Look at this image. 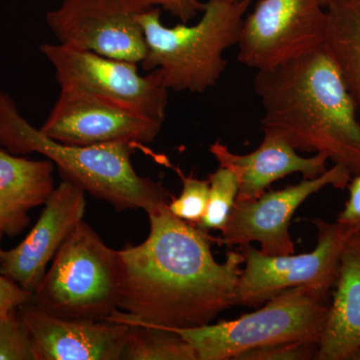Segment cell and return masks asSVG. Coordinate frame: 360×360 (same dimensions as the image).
<instances>
[{
    "mask_svg": "<svg viewBox=\"0 0 360 360\" xmlns=\"http://www.w3.org/2000/svg\"><path fill=\"white\" fill-rule=\"evenodd\" d=\"M252 0H208L198 23L168 27L161 9H146L139 20L146 37L143 70L160 71L165 85L177 92L202 94L227 68L224 52L238 44L243 18Z\"/></svg>",
    "mask_w": 360,
    "mask_h": 360,
    "instance_id": "cell-4",
    "label": "cell"
},
{
    "mask_svg": "<svg viewBox=\"0 0 360 360\" xmlns=\"http://www.w3.org/2000/svg\"><path fill=\"white\" fill-rule=\"evenodd\" d=\"M352 179L347 168L335 165L315 179H303L300 184L281 191H265L255 200H236L221 236L215 241L227 246L250 245L257 241L264 255H292L295 248L290 238V224L297 208L324 187L347 188Z\"/></svg>",
    "mask_w": 360,
    "mask_h": 360,
    "instance_id": "cell-11",
    "label": "cell"
},
{
    "mask_svg": "<svg viewBox=\"0 0 360 360\" xmlns=\"http://www.w3.org/2000/svg\"><path fill=\"white\" fill-rule=\"evenodd\" d=\"M264 129L259 148L248 155H236L219 141L210 146V153L219 167L231 169L238 181V201L255 200L277 180L292 174L311 179L323 174L328 156L316 153L302 158L297 150L276 130Z\"/></svg>",
    "mask_w": 360,
    "mask_h": 360,
    "instance_id": "cell-15",
    "label": "cell"
},
{
    "mask_svg": "<svg viewBox=\"0 0 360 360\" xmlns=\"http://www.w3.org/2000/svg\"><path fill=\"white\" fill-rule=\"evenodd\" d=\"M0 360H34L18 309L0 316Z\"/></svg>",
    "mask_w": 360,
    "mask_h": 360,
    "instance_id": "cell-22",
    "label": "cell"
},
{
    "mask_svg": "<svg viewBox=\"0 0 360 360\" xmlns=\"http://www.w3.org/2000/svg\"><path fill=\"white\" fill-rule=\"evenodd\" d=\"M40 51L53 68L60 90L89 94L165 122L169 89L160 70L141 75L139 63L59 44H42Z\"/></svg>",
    "mask_w": 360,
    "mask_h": 360,
    "instance_id": "cell-7",
    "label": "cell"
},
{
    "mask_svg": "<svg viewBox=\"0 0 360 360\" xmlns=\"http://www.w3.org/2000/svg\"><path fill=\"white\" fill-rule=\"evenodd\" d=\"M137 4L146 9L160 8L167 11L174 18H179L182 23H187L195 18L198 11L202 13L205 2L202 0H136ZM236 1V0H231Z\"/></svg>",
    "mask_w": 360,
    "mask_h": 360,
    "instance_id": "cell-24",
    "label": "cell"
},
{
    "mask_svg": "<svg viewBox=\"0 0 360 360\" xmlns=\"http://www.w3.org/2000/svg\"><path fill=\"white\" fill-rule=\"evenodd\" d=\"M317 350V343L285 341L246 350L233 360H310L316 359Z\"/></svg>",
    "mask_w": 360,
    "mask_h": 360,
    "instance_id": "cell-23",
    "label": "cell"
},
{
    "mask_svg": "<svg viewBox=\"0 0 360 360\" xmlns=\"http://www.w3.org/2000/svg\"><path fill=\"white\" fill-rule=\"evenodd\" d=\"M348 360H360V347L357 348L356 350L350 355L349 359Z\"/></svg>",
    "mask_w": 360,
    "mask_h": 360,
    "instance_id": "cell-27",
    "label": "cell"
},
{
    "mask_svg": "<svg viewBox=\"0 0 360 360\" xmlns=\"http://www.w3.org/2000/svg\"><path fill=\"white\" fill-rule=\"evenodd\" d=\"M349 196L345 208L338 213L336 221L352 232L360 233V174L354 175L347 186Z\"/></svg>",
    "mask_w": 360,
    "mask_h": 360,
    "instance_id": "cell-26",
    "label": "cell"
},
{
    "mask_svg": "<svg viewBox=\"0 0 360 360\" xmlns=\"http://www.w3.org/2000/svg\"><path fill=\"white\" fill-rule=\"evenodd\" d=\"M120 360H198V357L193 345L172 329L131 324Z\"/></svg>",
    "mask_w": 360,
    "mask_h": 360,
    "instance_id": "cell-19",
    "label": "cell"
},
{
    "mask_svg": "<svg viewBox=\"0 0 360 360\" xmlns=\"http://www.w3.org/2000/svg\"><path fill=\"white\" fill-rule=\"evenodd\" d=\"M324 47L360 112V0H329Z\"/></svg>",
    "mask_w": 360,
    "mask_h": 360,
    "instance_id": "cell-18",
    "label": "cell"
},
{
    "mask_svg": "<svg viewBox=\"0 0 360 360\" xmlns=\"http://www.w3.org/2000/svg\"><path fill=\"white\" fill-rule=\"evenodd\" d=\"M326 30L319 0H259L243 18L238 61L257 71L276 68L321 49Z\"/></svg>",
    "mask_w": 360,
    "mask_h": 360,
    "instance_id": "cell-9",
    "label": "cell"
},
{
    "mask_svg": "<svg viewBox=\"0 0 360 360\" xmlns=\"http://www.w3.org/2000/svg\"><path fill=\"white\" fill-rule=\"evenodd\" d=\"M264 304L234 321L175 331L193 345L198 360L234 359L246 350L285 341L319 345L329 310L321 295L295 288Z\"/></svg>",
    "mask_w": 360,
    "mask_h": 360,
    "instance_id": "cell-6",
    "label": "cell"
},
{
    "mask_svg": "<svg viewBox=\"0 0 360 360\" xmlns=\"http://www.w3.org/2000/svg\"><path fill=\"white\" fill-rule=\"evenodd\" d=\"M85 191L63 179L45 201L44 212L28 236L11 250H4L0 274L34 293L63 241L85 212Z\"/></svg>",
    "mask_w": 360,
    "mask_h": 360,
    "instance_id": "cell-14",
    "label": "cell"
},
{
    "mask_svg": "<svg viewBox=\"0 0 360 360\" xmlns=\"http://www.w3.org/2000/svg\"><path fill=\"white\" fill-rule=\"evenodd\" d=\"M210 198L205 215L198 225L205 231H222L238 194L236 174L226 167H219L208 176Z\"/></svg>",
    "mask_w": 360,
    "mask_h": 360,
    "instance_id": "cell-20",
    "label": "cell"
},
{
    "mask_svg": "<svg viewBox=\"0 0 360 360\" xmlns=\"http://www.w3.org/2000/svg\"><path fill=\"white\" fill-rule=\"evenodd\" d=\"M52 161L32 160L0 149V232L14 238L30 224V210L44 205L54 186Z\"/></svg>",
    "mask_w": 360,
    "mask_h": 360,
    "instance_id": "cell-17",
    "label": "cell"
},
{
    "mask_svg": "<svg viewBox=\"0 0 360 360\" xmlns=\"http://www.w3.org/2000/svg\"><path fill=\"white\" fill-rule=\"evenodd\" d=\"M0 146L15 155L39 153L53 162L63 179L108 201L117 212L143 210L150 214L172 195L160 181L141 176L131 163L136 144L129 142L79 146L61 143L35 129L0 90Z\"/></svg>",
    "mask_w": 360,
    "mask_h": 360,
    "instance_id": "cell-3",
    "label": "cell"
},
{
    "mask_svg": "<svg viewBox=\"0 0 360 360\" xmlns=\"http://www.w3.org/2000/svg\"><path fill=\"white\" fill-rule=\"evenodd\" d=\"M182 181V191L179 198L172 196L168 202L169 212L177 219L189 224H198L205 215L210 198V181L186 176L177 169Z\"/></svg>",
    "mask_w": 360,
    "mask_h": 360,
    "instance_id": "cell-21",
    "label": "cell"
},
{
    "mask_svg": "<svg viewBox=\"0 0 360 360\" xmlns=\"http://www.w3.org/2000/svg\"><path fill=\"white\" fill-rule=\"evenodd\" d=\"M316 248L302 255H266L251 245L240 246L245 269L239 277L236 304L257 307L286 290L307 288L328 300L340 270L341 252L352 231L338 221L311 220Z\"/></svg>",
    "mask_w": 360,
    "mask_h": 360,
    "instance_id": "cell-8",
    "label": "cell"
},
{
    "mask_svg": "<svg viewBox=\"0 0 360 360\" xmlns=\"http://www.w3.org/2000/svg\"><path fill=\"white\" fill-rule=\"evenodd\" d=\"M142 11L136 0H63L45 21L59 44L141 63L146 52Z\"/></svg>",
    "mask_w": 360,
    "mask_h": 360,
    "instance_id": "cell-10",
    "label": "cell"
},
{
    "mask_svg": "<svg viewBox=\"0 0 360 360\" xmlns=\"http://www.w3.org/2000/svg\"><path fill=\"white\" fill-rule=\"evenodd\" d=\"M149 234L120 250V309L108 321L167 329L201 328L236 305L245 264L243 252L229 251L224 264L213 257L215 238L177 219L167 205L148 214Z\"/></svg>",
    "mask_w": 360,
    "mask_h": 360,
    "instance_id": "cell-1",
    "label": "cell"
},
{
    "mask_svg": "<svg viewBox=\"0 0 360 360\" xmlns=\"http://www.w3.org/2000/svg\"><path fill=\"white\" fill-rule=\"evenodd\" d=\"M162 124L89 94L60 90L39 129L54 141L70 146L115 142L141 146L155 141Z\"/></svg>",
    "mask_w": 360,
    "mask_h": 360,
    "instance_id": "cell-12",
    "label": "cell"
},
{
    "mask_svg": "<svg viewBox=\"0 0 360 360\" xmlns=\"http://www.w3.org/2000/svg\"><path fill=\"white\" fill-rule=\"evenodd\" d=\"M321 1V6L326 8V6H328L329 0H319Z\"/></svg>",
    "mask_w": 360,
    "mask_h": 360,
    "instance_id": "cell-29",
    "label": "cell"
},
{
    "mask_svg": "<svg viewBox=\"0 0 360 360\" xmlns=\"http://www.w3.org/2000/svg\"><path fill=\"white\" fill-rule=\"evenodd\" d=\"M253 85L264 110L262 127L283 134L296 150L321 153L360 174L356 105L324 45L257 71Z\"/></svg>",
    "mask_w": 360,
    "mask_h": 360,
    "instance_id": "cell-2",
    "label": "cell"
},
{
    "mask_svg": "<svg viewBox=\"0 0 360 360\" xmlns=\"http://www.w3.org/2000/svg\"><path fill=\"white\" fill-rule=\"evenodd\" d=\"M2 236H4V234L0 232V260H1L2 255H4V250L1 248V240H2Z\"/></svg>",
    "mask_w": 360,
    "mask_h": 360,
    "instance_id": "cell-28",
    "label": "cell"
},
{
    "mask_svg": "<svg viewBox=\"0 0 360 360\" xmlns=\"http://www.w3.org/2000/svg\"><path fill=\"white\" fill-rule=\"evenodd\" d=\"M122 277L120 250L82 220L54 255L32 302L56 316L104 321L120 309Z\"/></svg>",
    "mask_w": 360,
    "mask_h": 360,
    "instance_id": "cell-5",
    "label": "cell"
},
{
    "mask_svg": "<svg viewBox=\"0 0 360 360\" xmlns=\"http://www.w3.org/2000/svg\"><path fill=\"white\" fill-rule=\"evenodd\" d=\"M18 312L34 360H120L127 324L56 316L32 302Z\"/></svg>",
    "mask_w": 360,
    "mask_h": 360,
    "instance_id": "cell-13",
    "label": "cell"
},
{
    "mask_svg": "<svg viewBox=\"0 0 360 360\" xmlns=\"http://www.w3.org/2000/svg\"><path fill=\"white\" fill-rule=\"evenodd\" d=\"M33 293L21 288L0 274V316H8L25 303L32 302Z\"/></svg>",
    "mask_w": 360,
    "mask_h": 360,
    "instance_id": "cell-25",
    "label": "cell"
},
{
    "mask_svg": "<svg viewBox=\"0 0 360 360\" xmlns=\"http://www.w3.org/2000/svg\"><path fill=\"white\" fill-rule=\"evenodd\" d=\"M335 285L317 360H348L360 347V233L345 243Z\"/></svg>",
    "mask_w": 360,
    "mask_h": 360,
    "instance_id": "cell-16",
    "label": "cell"
}]
</instances>
